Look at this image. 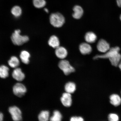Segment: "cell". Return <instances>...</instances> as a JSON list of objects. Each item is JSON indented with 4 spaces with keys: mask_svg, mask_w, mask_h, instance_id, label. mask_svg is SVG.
<instances>
[{
    "mask_svg": "<svg viewBox=\"0 0 121 121\" xmlns=\"http://www.w3.org/2000/svg\"><path fill=\"white\" fill-rule=\"evenodd\" d=\"M120 49L119 47L112 48L103 55H97L93 57L94 60L99 58L108 59L112 65L117 66L121 60V55L119 53Z\"/></svg>",
    "mask_w": 121,
    "mask_h": 121,
    "instance_id": "6da1fadb",
    "label": "cell"
},
{
    "mask_svg": "<svg viewBox=\"0 0 121 121\" xmlns=\"http://www.w3.org/2000/svg\"><path fill=\"white\" fill-rule=\"evenodd\" d=\"M64 17L61 13H52L50 17V21L51 25L56 28L62 26L65 22Z\"/></svg>",
    "mask_w": 121,
    "mask_h": 121,
    "instance_id": "7a4b0ae2",
    "label": "cell"
},
{
    "mask_svg": "<svg viewBox=\"0 0 121 121\" xmlns=\"http://www.w3.org/2000/svg\"><path fill=\"white\" fill-rule=\"evenodd\" d=\"M19 30H15L12 34L11 39L12 42L16 45H21L28 41L29 38L27 36H22L20 34Z\"/></svg>",
    "mask_w": 121,
    "mask_h": 121,
    "instance_id": "3957f363",
    "label": "cell"
},
{
    "mask_svg": "<svg viewBox=\"0 0 121 121\" xmlns=\"http://www.w3.org/2000/svg\"><path fill=\"white\" fill-rule=\"evenodd\" d=\"M58 66L65 75H69L75 72L74 68L71 65L69 62L67 60H60Z\"/></svg>",
    "mask_w": 121,
    "mask_h": 121,
    "instance_id": "277c9868",
    "label": "cell"
},
{
    "mask_svg": "<svg viewBox=\"0 0 121 121\" xmlns=\"http://www.w3.org/2000/svg\"><path fill=\"white\" fill-rule=\"evenodd\" d=\"M9 111L13 121H21L22 120V112L18 107L16 106L10 107Z\"/></svg>",
    "mask_w": 121,
    "mask_h": 121,
    "instance_id": "5b68a950",
    "label": "cell"
},
{
    "mask_svg": "<svg viewBox=\"0 0 121 121\" xmlns=\"http://www.w3.org/2000/svg\"><path fill=\"white\" fill-rule=\"evenodd\" d=\"M13 93L16 96L19 97L24 96L27 91V89L25 86L22 83H16L13 88Z\"/></svg>",
    "mask_w": 121,
    "mask_h": 121,
    "instance_id": "8992f818",
    "label": "cell"
},
{
    "mask_svg": "<svg viewBox=\"0 0 121 121\" xmlns=\"http://www.w3.org/2000/svg\"><path fill=\"white\" fill-rule=\"evenodd\" d=\"M97 49L100 52L105 53L110 49L109 44L104 39H101L97 45Z\"/></svg>",
    "mask_w": 121,
    "mask_h": 121,
    "instance_id": "52a82bcc",
    "label": "cell"
},
{
    "mask_svg": "<svg viewBox=\"0 0 121 121\" xmlns=\"http://www.w3.org/2000/svg\"><path fill=\"white\" fill-rule=\"evenodd\" d=\"M60 100L63 105L66 107H70L72 105V100L70 94L67 93H63Z\"/></svg>",
    "mask_w": 121,
    "mask_h": 121,
    "instance_id": "ba28073f",
    "label": "cell"
},
{
    "mask_svg": "<svg viewBox=\"0 0 121 121\" xmlns=\"http://www.w3.org/2000/svg\"><path fill=\"white\" fill-rule=\"evenodd\" d=\"M12 76L16 81H22L25 78V75L20 68H17L13 71Z\"/></svg>",
    "mask_w": 121,
    "mask_h": 121,
    "instance_id": "9c48e42d",
    "label": "cell"
},
{
    "mask_svg": "<svg viewBox=\"0 0 121 121\" xmlns=\"http://www.w3.org/2000/svg\"><path fill=\"white\" fill-rule=\"evenodd\" d=\"M55 54L58 58L64 59L67 56L68 52L67 50L63 47L59 46L56 49Z\"/></svg>",
    "mask_w": 121,
    "mask_h": 121,
    "instance_id": "30bf717a",
    "label": "cell"
},
{
    "mask_svg": "<svg viewBox=\"0 0 121 121\" xmlns=\"http://www.w3.org/2000/svg\"><path fill=\"white\" fill-rule=\"evenodd\" d=\"M79 49L80 52L83 55L89 54L92 52V48L87 43H83L80 45Z\"/></svg>",
    "mask_w": 121,
    "mask_h": 121,
    "instance_id": "8fae6325",
    "label": "cell"
},
{
    "mask_svg": "<svg viewBox=\"0 0 121 121\" xmlns=\"http://www.w3.org/2000/svg\"><path fill=\"white\" fill-rule=\"evenodd\" d=\"M74 13L72 14L73 17L75 19H79L82 16L83 14V10L81 6L76 5L73 9Z\"/></svg>",
    "mask_w": 121,
    "mask_h": 121,
    "instance_id": "7c38bea8",
    "label": "cell"
},
{
    "mask_svg": "<svg viewBox=\"0 0 121 121\" xmlns=\"http://www.w3.org/2000/svg\"><path fill=\"white\" fill-rule=\"evenodd\" d=\"M110 102L112 105L117 107L121 104V98L120 96L116 94H113L110 97Z\"/></svg>",
    "mask_w": 121,
    "mask_h": 121,
    "instance_id": "4fadbf2b",
    "label": "cell"
},
{
    "mask_svg": "<svg viewBox=\"0 0 121 121\" xmlns=\"http://www.w3.org/2000/svg\"><path fill=\"white\" fill-rule=\"evenodd\" d=\"M48 44L52 47L56 49L60 46V42L58 38L56 36L53 35L50 38Z\"/></svg>",
    "mask_w": 121,
    "mask_h": 121,
    "instance_id": "5bb4252c",
    "label": "cell"
},
{
    "mask_svg": "<svg viewBox=\"0 0 121 121\" xmlns=\"http://www.w3.org/2000/svg\"><path fill=\"white\" fill-rule=\"evenodd\" d=\"M97 36L95 33L92 32H89L86 34L85 36L86 41L88 43H94L96 40Z\"/></svg>",
    "mask_w": 121,
    "mask_h": 121,
    "instance_id": "9a60e30c",
    "label": "cell"
},
{
    "mask_svg": "<svg viewBox=\"0 0 121 121\" xmlns=\"http://www.w3.org/2000/svg\"><path fill=\"white\" fill-rule=\"evenodd\" d=\"M76 90V86L74 83L72 82H68L65 86V90L66 93L70 94L74 93Z\"/></svg>",
    "mask_w": 121,
    "mask_h": 121,
    "instance_id": "2e32d148",
    "label": "cell"
},
{
    "mask_svg": "<svg viewBox=\"0 0 121 121\" xmlns=\"http://www.w3.org/2000/svg\"><path fill=\"white\" fill-rule=\"evenodd\" d=\"M30 54L27 51H23L21 53L20 58L21 60L24 64H27L29 63Z\"/></svg>",
    "mask_w": 121,
    "mask_h": 121,
    "instance_id": "e0dca14e",
    "label": "cell"
},
{
    "mask_svg": "<svg viewBox=\"0 0 121 121\" xmlns=\"http://www.w3.org/2000/svg\"><path fill=\"white\" fill-rule=\"evenodd\" d=\"M49 112L47 110H44L39 113L38 117L39 121H48L49 119Z\"/></svg>",
    "mask_w": 121,
    "mask_h": 121,
    "instance_id": "ac0fdd59",
    "label": "cell"
},
{
    "mask_svg": "<svg viewBox=\"0 0 121 121\" xmlns=\"http://www.w3.org/2000/svg\"><path fill=\"white\" fill-rule=\"evenodd\" d=\"M11 11L12 14L13 16L15 17H18L22 15V10L20 7L16 5L12 8Z\"/></svg>",
    "mask_w": 121,
    "mask_h": 121,
    "instance_id": "d6986e66",
    "label": "cell"
},
{
    "mask_svg": "<svg viewBox=\"0 0 121 121\" xmlns=\"http://www.w3.org/2000/svg\"><path fill=\"white\" fill-rule=\"evenodd\" d=\"M9 68L7 66L2 65L0 66V77L5 78L8 77L9 75Z\"/></svg>",
    "mask_w": 121,
    "mask_h": 121,
    "instance_id": "ffe728a7",
    "label": "cell"
},
{
    "mask_svg": "<svg viewBox=\"0 0 121 121\" xmlns=\"http://www.w3.org/2000/svg\"><path fill=\"white\" fill-rule=\"evenodd\" d=\"M8 64L12 68H17L19 64V60L16 56H12L8 61Z\"/></svg>",
    "mask_w": 121,
    "mask_h": 121,
    "instance_id": "44dd1931",
    "label": "cell"
},
{
    "mask_svg": "<svg viewBox=\"0 0 121 121\" xmlns=\"http://www.w3.org/2000/svg\"><path fill=\"white\" fill-rule=\"evenodd\" d=\"M62 116L60 112L58 110H55L53 113V115L50 118V121H61Z\"/></svg>",
    "mask_w": 121,
    "mask_h": 121,
    "instance_id": "7402d4cb",
    "label": "cell"
},
{
    "mask_svg": "<svg viewBox=\"0 0 121 121\" xmlns=\"http://www.w3.org/2000/svg\"><path fill=\"white\" fill-rule=\"evenodd\" d=\"M34 6L37 9H41L45 6L46 2L45 0H33Z\"/></svg>",
    "mask_w": 121,
    "mask_h": 121,
    "instance_id": "603a6c76",
    "label": "cell"
},
{
    "mask_svg": "<svg viewBox=\"0 0 121 121\" xmlns=\"http://www.w3.org/2000/svg\"><path fill=\"white\" fill-rule=\"evenodd\" d=\"M109 121H119V117L117 114L115 113H110L108 116Z\"/></svg>",
    "mask_w": 121,
    "mask_h": 121,
    "instance_id": "cb8c5ba5",
    "label": "cell"
},
{
    "mask_svg": "<svg viewBox=\"0 0 121 121\" xmlns=\"http://www.w3.org/2000/svg\"><path fill=\"white\" fill-rule=\"evenodd\" d=\"M70 121H84V120L81 117H73L71 118Z\"/></svg>",
    "mask_w": 121,
    "mask_h": 121,
    "instance_id": "d4e9b609",
    "label": "cell"
},
{
    "mask_svg": "<svg viewBox=\"0 0 121 121\" xmlns=\"http://www.w3.org/2000/svg\"><path fill=\"white\" fill-rule=\"evenodd\" d=\"M4 117L3 114L2 113L0 112V121H3Z\"/></svg>",
    "mask_w": 121,
    "mask_h": 121,
    "instance_id": "484cf974",
    "label": "cell"
},
{
    "mask_svg": "<svg viewBox=\"0 0 121 121\" xmlns=\"http://www.w3.org/2000/svg\"><path fill=\"white\" fill-rule=\"evenodd\" d=\"M117 2L118 6L121 8V0H117Z\"/></svg>",
    "mask_w": 121,
    "mask_h": 121,
    "instance_id": "4316f807",
    "label": "cell"
},
{
    "mask_svg": "<svg viewBox=\"0 0 121 121\" xmlns=\"http://www.w3.org/2000/svg\"><path fill=\"white\" fill-rule=\"evenodd\" d=\"M118 66H119V69H120V70L121 71V60L120 62H119V64L118 65Z\"/></svg>",
    "mask_w": 121,
    "mask_h": 121,
    "instance_id": "83f0119b",
    "label": "cell"
},
{
    "mask_svg": "<svg viewBox=\"0 0 121 121\" xmlns=\"http://www.w3.org/2000/svg\"><path fill=\"white\" fill-rule=\"evenodd\" d=\"M45 10V11L47 13H48V12H49V10L48 9H47V8H45L44 9Z\"/></svg>",
    "mask_w": 121,
    "mask_h": 121,
    "instance_id": "f1b7e54d",
    "label": "cell"
},
{
    "mask_svg": "<svg viewBox=\"0 0 121 121\" xmlns=\"http://www.w3.org/2000/svg\"><path fill=\"white\" fill-rule=\"evenodd\" d=\"M120 19L121 20V16H120Z\"/></svg>",
    "mask_w": 121,
    "mask_h": 121,
    "instance_id": "f546056e",
    "label": "cell"
}]
</instances>
